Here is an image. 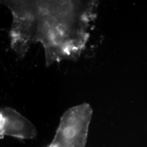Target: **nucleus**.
Segmentation results:
<instances>
[{"label": "nucleus", "mask_w": 147, "mask_h": 147, "mask_svg": "<svg viewBox=\"0 0 147 147\" xmlns=\"http://www.w3.org/2000/svg\"><path fill=\"white\" fill-rule=\"evenodd\" d=\"M11 13V47L24 58L40 42L47 67L74 61L84 51L89 28L96 17L95 1H1Z\"/></svg>", "instance_id": "obj_1"}, {"label": "nucleus", "mask_w": 147, "mask_h": 147, "mask_svg": "<svg viewBox=\"0 0 147 147\" xmlns=\"http://www.w3.org/2000/svg\"><path fill=\"white\" fill-rule=\"evenodd\" d=\"M92 114L93 110L87 103L69 108L62 116L48 147H85Z\"/></svg>", "instance_id": "obj_2"}, {"label": "nucleus", "mask_w": 147, "mask_h": 147, "mask_svg": "<svg viewBox=\"0 0 147 147\" xmlns=\"http://www.w3.org/2000/svg\"><path fill=\"white\" fill-rule=\"evenodd\" d=\"M0 135L21 139H33L37 135L36 127L25 117L11 107L0 111Z\"/></svg>", "instance_id": "obj_3"}]
</instances>
